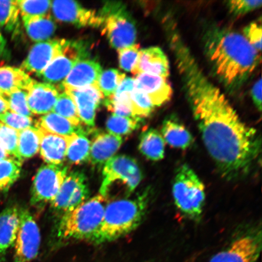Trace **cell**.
<instances>
[{
  "label": "cell",
  "mask_w": 262,
  "mask_h": 262,
  "mask_svg": "<svg viewBox=\"0 0 262 262\" xmlns=\"http://www.w3.org/2000/svg\"><path fill=\"white\" fill-rule=\"evenodd\" d=\"M168 29L170 47L206 149L222 174L245 171L260 153L256 130L241 120L225 95L205 76L176 29Z\"/></svg>",
  "instance_id": "6da1fadb"
},
{
  "label": "cell",
  "mask_w": 262,
  "mask_h": 262,
  "mask_svg": "<svg viewBox=\"0 0 262 262\" xmlns=\"http://www.w3.org/2000/svg\"><path fill=\"white\" fill-rule=\"evenodd\" d=\"M204 43L214 74L229 90L241 87L260 63L259 52L236 32L212 28L205 34Z\"/></svg>",
  "instance_id": "7a4b0ae2"
},
{
  "label": "cell",
  "mask_w": 262,
  "mask_h": 262,
  "mask_svg": "<svg viewBox=\"0 0 262 262\" xmlns=\"http://www.w3.org/2000/svg\"><path fill=\"white\" fill-rule=\"evenodd\" d=\"M149 190L133 199H122L108 202L102 223L93 241L100 244L117 240L135 230L146 214Z\"/></svg>",
  "instance_id": "3957f363"
},
{
  "label": "cell",
  "mask_w": 262,
  "mask_h": 262,
  "mask_svg": "<svg viewBox=\"0 0 262 262\" xmlns=\"http://www.w3.org/2000/svg\"><path fill=\"white\" fill-rule=\"evenodd\" d=\"M109 202L100 194L94 196L71 211L64 213L59 223L58 235L66 240L93 242L102 223Z\"/></svg>",
  "instance_id": "277c9868"
},
{
  "label": "cell",
  "mask_w": 262,
  "mask_h": 262,
  "mask_svg": "<svg viewBox=\"0 0 262 262\" xmlns=\"http://www.w3.org/2000/svg\"><path fill=\"white\" fill-rule=\"evenodd\" d=\"M172 192L177 208L186 217L195 222L201 220L205 202V188L191 167L183 164L176 169Z\"/></svg>",
  "instance_id": "5b68a950"
},
{
  "label": "cell",
  "mask_w": 262,
  "mask_h": 262,
  "mask_svg": "<svg viewBox=\"0 0 262 262\" xmlns=\"http://www.w3.org/2000/svg\"><path fill=\"white\" fill-rule=\"evenodd\" d=\"M103 181L99 194L109 201L115 189L122 186L126 196L135 191L143 178L139 164L132 157L125 155L115 156L104 164Z\"/></svg>",
  "instance_id": "8992f818"
},
{
  "label": "cell",
  "mask_w": 262,
  "mask_h": 262,
  "mask_svg": "<svg viewBox=\"0 0 262 262\" xmlns=\"http://www.w3.org/2000/svg\"><path fill=\"white\" fill-rule=\"evenodd\" d=\"M105 34L113 48L119 50L135 44L137 29L135 22L121 3H107L98 14Z\"/></svg>",
  "instance_id": "52a82bcc"
},
{
  "label": "cell",
  "mask_w": 262,
  "mask_h": 262,
  "mask_svg": "<svg viewBox=\"0 0 262 262\" xmlns=\"http://www.w3.org/2000/svg\"><path fill=\"white\" fill-rule=\"evenodd\" d=\"M68 174V168L63 164L42 165L33 180L31 204L39 205L53 201Z\"/></svg>",
  "instance_id": "ba28073f"
},
{
  "label": "cell",
  "mask_w": 262,
  "mask_h": 262,
  "mask_svg": "<svg viewBox=\"0 0 262 262\" xmlns=\"http://www.w3.org/2000/svg\"><path fill=\"white\" fill-rule=\"evenodd\" d=\"M83 42L66 40L61 53L55 57L38 77L45 83L61 86L77 62L88 57Z\"/></svg>",
  "instance_id": "9c48e42d"
},
{
  "label": "cell",
  "mask_w": 262,
  "mask_h": 262,
  "mask_svg": "<svg viewBox=\"0 0 262 262\" xmlns=\"http://www.w3.org/2000/svg\"><path fill=\"white\" fill-rule=\"evenodd\" d=\"M261 229H251L235 238L209 262H257L261 253Z\"/></svg>",
  "instance_id": "30bf717a"
},
{
  "label": "cell",
  "mask_w": 262,
  "mask_h": 262,
  "mask_svg": "<svg viewBox=\"0 0 262 262\" xmlns=\"http://www.w3.org/2000/svg\"><path fill=\"white\" fill-rule=\"evenodd\" d=\"M19 226L15 245L14 262H34L40 245L37 222L27 209L19 210Z\"/></svg>",
  "instance_id": "8fae6325"
},
{
  "label": "cell",
  "mask_w": 262,
  "mask_h": 262,
  "mask_svg": "<svg viewBox=\"0 0 262 262\" xmlns=\"http://www.w3.org/2000/svg\"><path fill=\"white\" fill-rule=\"evenodd\" d=\"M89 196L86 176L81 171H73L68 174L51 204L54 210L64 214L86 202Z\"/></svg>",
  "instance_id": "7c38bea8"
},
{
  "label": "cell",
  "mask_w": 262,
  "mask_h": 262,
  "mask_svg": "<svg viewBox=\"0 0 262 262\" xmlns=\"http://www.w3.org/2000/svg\"><path fill=\"white\" fill-rule=\"evenodd\" d=\"M51 9L57 20L68 23L78 28L93 26L100 27L99 15L93 10L84 8L79 3L71 0L52 2Z\"/></svg>",
  "instance_id": "4fadbf2b"
},
{
  "label": "cell",
  "mask_w": 262,
  "mask_h": 262,
  "mask_svg": "<svg viewBox=\"0 0 262 262\" xmlns=\"http://www.w3.org/2000/svg\"><path fill=\"white\" fill-rule=\"evenodd\" d=\"M66 40H49L38 42L31 48L21 65L25 73L34 74L38 77L49 63L61 53Z\"/></svg>",
  "instance_id": "5bb4252c"
},
{
  "label": "cell",
  "mask_w": 262,
  "mask_h": 262,
  "mask_svg": "<svg viewBox=\"0 0 262 262\" xmlns=\"http://www.w3.org/2000/svg\"><path fill=\"white\" fill-rule=\"evenodd\" d=\"M64 91L73 100L81 123L90 129H94L96 111L104 98L99 88L97 86H89Z\"/></svg>",
  "instance_id": "9a60e30c"
},
{
  "label": "cell",
  "mask_w": 262,
  "mask_h": 262,
  "mask_svg": "<svg viewBox=\"0 0 262 262\" xmlns=\"http://www.w3.org/2000/svg\"><path fill=\"white\" fill-rule=\"evenodd\" d=\"M102 73L99 62L85 58L76 63L61 84L64 90L80 89L89 86H98Z\"/></svg>",
  "instance_id": "2e32d148"
},
{
  "label": "cell",
  "mask_w": 262,
  "mask_h": 262,
  "mask_svg": "<svg viewBox=\"0 0 262 262\" xmlns=\"http://www.w3.org/2000/svg\"><path fill=\"white\" fill-rule=\"evenodd\" d=\"M35 127L40 136L39 151L42 159L47 164L62 165L67 159L68 147L74 136H62L48 132L40 127Z\"/></svg>",
  "instance_id": "e0dca14e"
},
{
  "label": "cell",
  "mask_w": 262,
  "mask_h": 262,
  "mask_svg": "<svg viewBox=\"0 0 262 262\" xmlns=\"http://www.w3.org/2000/svg\"><path fill=\"white\" fill-rule=\"evenodd\" d=\"M61 86L40 83L34 80L28 91V104L33 114L42 115L52 112L57 102Z\"/></svg>",
  "instance_id": "ac0fdd59"
},
{
  "label": "cell",
  "mask_w": 262,
  "mask_h": 262,
  "mask_svg": "<svg viewBox=\"0 0 262 262\" xmlns=\"http://www.w3.org/2000/svg\"><path fill=\"white\" fill-rule=\"evenodd\" d=\"M134 80L136 89L143 91L155 107L171 100L172 90L167 78L143 73L137 75Z\"/></svg>",
  "instance_id": "d6986e66"
},
{
  "label": "cell",
  "mask_w": 262,
  "mask_h": 262,
  "mask_svg": "<svg viewBox=\"0 0 262 262\" xmlns=\"http://www.w3.org/2000/svg\"><path fill=\"white\" fill-rule=\"evenodd\" d=\"M131 73L135 76L146 73L168 78L169 75L168 59L159 47L141 49L138 61Z\"/></svg>",
  "instance_id": "ffe728a7"
},
{
  "label": "cell",
  "mask_w": 262,
  "mask_h": 262,
  "mask_svg": "<svg viewBox=\"0 0 262 262\" xmlns=\"http://www.w3.org/2000/svg\"><path fill=\"white\" fill-rule=\"evenodd\" d=\"M123 142L122 137L110 133H97L91 142L89 161L93 165H104L115 156Z\"/></svg>",
  "instance_id": "44dd1931"
},
{
  "label": "cell",
  "mask_w": 262,
  "mask_h": 262,
  "mask_svg": "<svg viewBox=\"0 0 262 262\" xmlns=\"http://www.w3.org/2000/svg\"><path fill=\"white\" fill-rule=\"evenodd\" d=\"M19 210L15 206L0 213V255L5 254L14 244L19 226Z\"/></svg>",
  "instance_id": "7402d4cb"
},
{
  "label": "cell",
  "mask_w": 262,
  "mask_h": 262,
  "mask_svg": "<svg viewBox=\"0 0 262 262\" xmlns=\"http://www.w3.org/2000/svg\"><path fill=\"white\" fill-rule=\"evenodd\" d=\"M38 126L48 132L65 137H71L76 134H84L94 131V129L85 130L82 126H75L70 120L54 112L44 115L35 123Z\"/></svg>",
  "instance_id": "603a6c76"
},
{
  "label": "cell",
  "mask_w": 262,
  "mask_h": 262,
  "mask_svg": "<svg viewBox=\"0 0 262 262\" xmlns=\"http://www.w3.org/2000/svg\"><path fill=\"white\" fill-rule=\"evenodd\" d=\"M34 80L21 68H0V93L7 95L18 90L28 91Z\"/></svg>",
  "instance_id": "cb8c5ba5"
},
{
  "label": "cell",
  "mask_w": 262,
  "mask_h": 262,
  "mask_svg": "<svg viewBox=\"0 0 262 262\" xmlns=\"http://www.w3.org/2000/svg\"><path fill=\"white\" fill-rule=\"evenodd\" d=\"M26 32L32 41L49 40L56 31L57 26L50 14L22 18Z\"/></svg>",
  "instance_id": "d4e9b609"
},
{
  "label": "cell",
  "mask_w": 262,
  "mask_h": 262,
  "mask_svg": "<svg viewBox=\"0 0 262 262\" xmlns=\"http://www.w3.org/2000/svg\"><path fill=\"white\" fill-rule=\"evenodd\" d=\"M161 132L165 142L174 148L187 149L194 142L188 130L175 120L169 119L164 121Z\"/></svg>",
  "instance_id": "484cf974"
},
{
  "label": "cell",
  "mask_w": 262,
  "mask_h": 262,
  "mask_svg": "<svg viewBox=\"0 0 262 262\" xmlns=\"http://www.w3.org/2000/svg\"><path fill=\"white\" fill-rule=\"evenodd\" d=\"M139 149L146 159L159 161L165 157V142L158 131L149 129L141 134Z\"/></svg>",
  "instance_id": "4316f807"
},
{
  "label": "cell",
  "mask_w": 262,
  "mask_h": 262,
  "mask_svg": "<svg viewBox=\"0 0 262 262\" xmlns=\"http://www.w3.org/2000/svg\"><path fill=\"white\" fill-rule=\"evenodd\" d=\"M40 150V136L36 127L18 131V152L19 159H30Z\"/></svg>",
  "instance_id": "83f0119b"
},
{
  "label": "cell",
  "mask_w": 262,
  "mask_h": 262,
  "mask_svg": "<svg viewBox=\"0 0 262 262\" xmlns=\"http://www.w3.org/2000/svg\"><path fill=\"white\" fill-rule=\"evenodd\" d=\"M91 142L84 134H76L69 144L67 159L69 162L80 165L89 161Z\"/></svg>",
  "instance_id": "f1b7e54d"
},
{
  "label": "cell",
  "mask_w": 262,
  "mask_h": 262,
  "mask_svg": "<svg viewBox=\"0 0 262 262\" xmlns=\"http://www.w3.org/2000/svg\"><path fill=\"white\" fill-rule=\"evenodd\" d=\"M143 119L137 117H125L112 114L107 120L108 133L117 136H127L138 129Z\"/></svg>",
  "instance_id": "f546056e"
},
{
  "label": "cell",
  "mask_w": 262,
  "mask_h": 262,
  "mask_svg": "<svg viewBox=\"0 0 262 262\" xmlns=\"http://www.w3.org/2000/svg\"><path fill=\"white\" fill-rule=\"evenodd\" d=\"M22 162L9 157L0 161V189L6 191L20 177Z\"/></svg>",
  "instance_id": "4dcf8cb0"
},
{
  "label": "cell",
  "mask_w": 262,
  "mask_h": 262,
  "mask_svg": "<svg viewBox=\"0 0 262 262\" xmlns=\"http://www.w3.org/2000/svg\"><path fill=\"white\" fill-rule=\"evenodd\" d=\"M19 13L17 1H0V27L15 32L18 28Z\"/></svg>",
  "instance_id": "1f68e13d"
},
{
  "label": "cell",
  "mask_w": 262,
  "mask_h": 262,
  "mask_svg": "<svg viewBox=\"0 0 262 262\" xmlns=\"http://www.w3.org/2000/svg\"><path fill=\"white\" fill-rule=\"evenodd\" d=\"M52 112L60 115L70 120L75 126H82L77 107L70 95L65 91H62V93L59 94L57 102Z\"/></svg>",
  "instance_id": "d6a6232c"
},
{
  "label": "cell",
  "mask_w": 262,
  "mask_h": 262,
  "mask_svg": "<svg viewBox=\"0 0 262 262\" xmlns=\"http://www.w3.org/2000/svg\"><path fill=\"white\" fill-rule=\"evenodd\" d=\"M125 74L116 69H110L101 73L98 82V88L106 98L113 96L118 87L125 78Z\"/></svg>",
  "instance_id": "836d02e7"
},
{
  "label": "cell",
  "mask_w": 262,
  "mask_h": 262,
  "mask_svg": "<svg viewBox=\"0 0 262 262\" xmlns=\"http://www.w3.org/2000/svg\"><path fill=\"white\" fill-rule=\"evenodd\" d=\"M131 111L134 117L143 119L150 116L155 110L153 105L147 95L142 90L134 89L130 94Z\"/></svg>",
  "instance_id": "e575fe53"
},
{
  "label": "cell",
  "mask_w": 262,
  "mask_h": 262,
  "mask_svg": "<svg viewBox=\"0 0 262 262\" xmlns=\"http://www.w3.org/2000/svg\"><path fill=\"white\" fill-rule=\"evenodd\" d=\"M17 3L22 18H25L48 14L51 9L52 2L48 0H18Z\"/></svg>",
  "instance_id": "d590c367"
},
{
  "label": "cell",
  "mask_w": 262,
  "mask_h": 262,
  "mask_svg": "<svg viewBox=\"0 0 262 262\" xmlns=\"http://www.w3.org/2000/svg\"><path fill=\"white\" fill-rule=\"evenodd\" d=\"M28 91L18 90L3 97L8 101L10 111L21 116L32 117L31 113L28 104Z\"/></svg>",
  "instance_id": "8d00e7d4"
},
{
  "label": "cell",
  "mask_w": 262,
  "mask_h": 262,
  "mask_svg": "<svg viewBox=\"0 0 262 262\" xmlns=\"http://www.w3.org/2000/svg\"><path fill=\"white\" fill-rule=\"evenodd\" d=\"M18 131L0 122V145L10 156L22 162L18 156Z\"/></svg>",
  "instance_id": "74e56055"
},
{
  "label": "cell",
  "mask_w": 262,
  "mask_h": 262,
  "mask_svg": "<svg viewBox=\"0 0 262 262\" xmlns=\"http://www.w3.org/2000/svg\"><path fill=\"white\" fill-rule=\"evenodd\" d=\"M140 50L138 44H134L118 50L120 68L124 71L131 73L138 61Z\"/></svg>",
  "instance_id": "f35d334b"
},
{
  "label": "cell",
  "mask_w": 262,
  "mask_h": 262,
  "mask_svg": "<svg viewBox=\"0 0 262 262\" xmlns=\"http://www.w3.org/2000/svg\"><path fill=\"white\" fill-rule=\"evenodd\" d=\"M0 122L11 128L20 131L33 127L34 121L32 117L21 116L11 111H8L0 115Z\"/></svg>",
  "instance_id": "ab89813d"
},
{
  "label": "cell",
  "mask_w": 262,
  "mask_h": 262,
  "mask_svg": "<svg viewBox=\"0 0 262 262\" xmlns=\"http://www.w3.org/2000/svg\"><path fill=\"white\" fill-rule=\"evenodd\" d=\"M262 5L260 0H232L228 2L229 12L235 16H241L259 8Z\"/></svg>",
  "instance_id": "60d3db41"
},
{
  "label": "cell",
  "mask_w": 262,
  "mask_h": 262,
  "mask_svg": "<svg viewBox=\"0 0 262 262\" xmlns=\"http://www.w3.org/2000/svg\"><path fill=\"white\" fill-rule=\"evenodd\" d=\"M261 26L257 23H252L244 29V36L251 46L259 52L261 49Z\"/></svg>",
  "instance_id": "b9f144b4"
},
{
  "label": "cell",
  "mask_w": 262,
  "mask_h": 262,
  "mask_svg": "<svg viewBox=\"0 0 262 262\" xmlns=\"http://www.w3.org/2000/svg\"><path fill=\"white\" fill-rule=\"evenodd\" d=\"M135 80L130 77H125L115 93V95L131 93L135 89Z\"/></svg>",
  "instance_id": "7bdbcfd3"
},
{
  "label": "cell",
  "mask_w": 262,
  "mask_h": 262,
  "mask_svg": "<svg viewBox=\"0 0 262 262\" xmlns=\"http://www.w3.org/2000/svg\"><path fill=\"white\" fill-rule=\"evenodd\" d=\"M261 79L255 83L251 90V96L253 102L259 112L261 111Z\"/></svg>",
  "instance_id": "ee69618b"
},
{
  "label": "cell",
  "mask_w": 262,
  "mask_h": 262,
  "mask_svg": "<svg viewBox=\"0 0 262 262\" xmlns=\"http://www.w3.org/2000/svg\"><path fill=\"white\" fill-rule=\"evenodd\" d=\"M9 106L8 101L3 98L2 95L0 96V115L9 111Z\"/></svg>",
  "instance_id": "f6af8a7d"
},
{
  "label": "cell",
  "mask_w": 262,
  "mask_h": 262,
  "mask_svg": "<svg viewBox=\"0 0 262 262\" xmlns=\"http://www.w3.org/2000/svg\"><path fill=\"white\" fill-rule=\"evenodd\" d=\"M6 41L4 37L0 31V58L6 53Z\"/></svg>",
  "instance_id": "bcb514c9"
},
{
  "label": "cell",
  "mask_w": 262,
  "mask_h": 262,
  "mask_svg": "<svg viewBox=\"0 0 262 262\" xmlns=\"http://www.w3.org/2000/svg\"><path fill=\"white\" fill-rule=\"evenodd\" d=\"M9 157H11V156L6 152L5 149L3 148L1 145H0V161H2L3 160L8 159Z\"/></svg>",
  "instance_id": "7dc6e473"
},
{
  "label": "cell",
  "mask_w": 262,
  "mask_h": 262,
  "mask_svg": "<svg viewBox=\"0 0 262 262\" xmlns=\"http://www.w3.org/2000/svg\"><path fill=\"white\" fill-rule=\"evenodd\" d=\"M2 94L1 93H0V96H2Z\"/></svg>",
  "instance_id": "c3c4849f"
},
{
  "label": "cell",
  "mask_w": 262,
  "mask_h": 262,
  "mask_svg": "<svg viewBox=\"0 0 262 262\" xmlns=\"http://www.w3.org/2000/svg\"><path fill=\"white\" fill-rule=\"evenodd\" d=\"M0 192H2L1 189H0Z\"/></svg>",
  "instance_id": "681fc988"
}]
</instances>
